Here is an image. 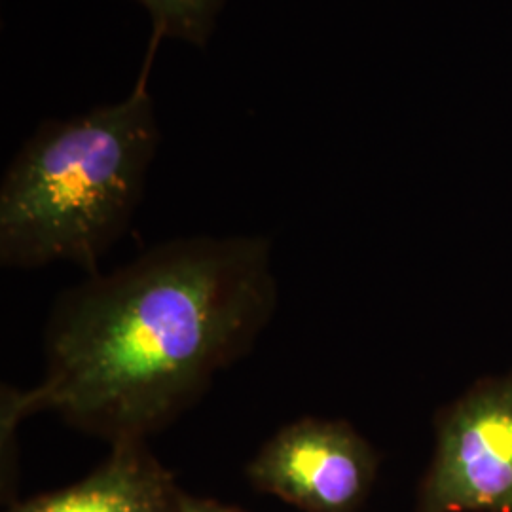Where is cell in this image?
<instances>
[{
	"label": "cell",
	"mask_w": 512,
	"mask_h": 512,
	"mask_svg": "<svg viewBox=\"0 0 512 512\" xmlns=\"http://www.w3.org/2000/svg\"><path fill=\"white\" fill-rule=\"evenodd\" d=\"M266 236H186L61 294L44 332V374L4 387L2 431L50 412L110 444L145 440L188 410L274 319Z\"/></svg>",
	"instance_id": "obj_1"
},
{
	"label": "cell",
	"mask_w": 512,
	"mask_h": 512,
	"mask_svg": "<svg viewBox=\"0 0 512 512\" xmlns=\"http://www.w3.org/2000/svg\"><path fill=\"white\" fill-rule=\"evenodd\" d=\"M128 97L38 126L0 183V264L33 270L67 262L90 274L126 234L162 139L148 71Z\"/></svg>",
	"instance_id": "obj_2"
},
{
	"label": "cell",
	"mask_w": 512,
	"mask_h": 512,
	"mask_svg": "<svg viewBox=\"0 0 512 512\" xmlns=\"http://www.w3.org/2000/svg\"><path fill=\"white\" fill-rule=\"evenodd\" d=\"M372 448L349 423L306 416L264 442L249 478L306 512H353L374 475Z\"/></svg>",
	"instance_id": "obj_4"
},
{
	"label": "cell",
	"mask_w": 512,
	"mask_h": 512,
	"mask_svg": "<svg viewBox=\"0 0 512 512\" xmlns=\"http://www.w3.org/2000/svg\"><path fill=\"white\" fill-rule=\"evenodd\" d=\"M147 10L152 40L175 38L184 44L205 48L217 29L228 0H133Z\"/></svg>",
	"instance_id": "obj_6"
},
{
	"label": "cell",
	"mask_w": 512,
	"mask_h": 512,
	"mask_svg": "<svg viewBox=\"0 0 512 512\" xmlns=\"http://www.w3.org/2000/svg\"><path fill=\"white\" fill-rule=\"evenodd\" d=\"M437 429L423 512H512V374L476 385Z\"/></svg>",
	"instance_id": "obj_3"
},
{
	"label": "cell",
	"mask_w": 512,
	"mask_h": 512,
	"mask_svg": "<svg viewBox=\"0 0 512 512\" xmlns=\"http://www.w3.org/2000/svg\"><path fill=\"white\" fill-rule=\"evenodd\" d=\"M173 488L145 440L114 444L110 458L88 478L44 495L14 512H173Z\"/></svg>",
	"instance_id": "obj_5"
},
{
	"label": "cell",
	"mask_w": 512,
	"mask_h": 512,
	"mask_svg": "<svg viewBox=\"0 0 512 512\" xmlns=\"http://www.w3.org/2000/svg\"><path fill=\"white\" fill-rule=\"evenodd\" d=\"M173 512H241L232 507H224L213 501H198V499H188L183 497L177 501L175 511Z\"/></svg>",
	"instance_id": "obj_7"
}]
</instances>
